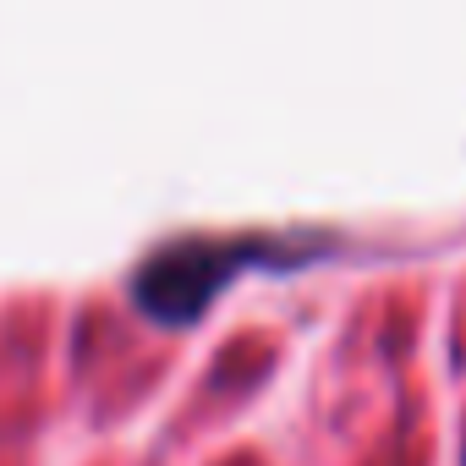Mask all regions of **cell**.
Listing matches in <instances>:
<instances>
[{"label": "cell", "mask_w": 466, "mask_h": 466, "mask_svg": "<svg viewBox=\"0 0 466 466\" xmlns=\"http://www.w3.org/2000/svg\"><path fill=\"white\" fill-rule=\"evenodd\" d=\"M264 253H269L264 242H176L143 264L132 297L159 324H192L208 308V297L242 269V258H264Z\"/></svg>", "instance_id": "obj_1"}]
</instances>
